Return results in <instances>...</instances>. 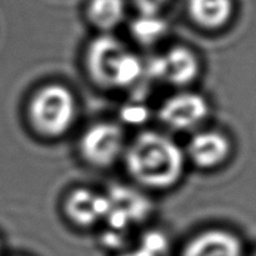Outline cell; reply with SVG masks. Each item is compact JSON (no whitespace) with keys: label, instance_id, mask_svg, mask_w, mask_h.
Returning <instances> with one entry per match:
<instances>
[{"label":"cell","instance_id":"obj_1","mask_svg":"<svg viewBox=\"0 0 256 256\" xmlns=\"http://www.w3.org/2000/svg\"><path fill=\"white\" fill-rule=\"evenodd\" d=\"M124 152L130 176L149 189H169L184 174L182 150L174 140L158 132H140Z\"/></svg>","mask_w":256,"mask_h":256},{"label":"cell","instance_id":"obj_2","mask_svg":"<svg viewBox=\"0 0 256 256\" xmlns=\"http://www.w3.org/2000/svg\"><path fill=\"white\" fill-rule=\"evenodd\" d=\"M85 64L90 78L102 88L122 89L134 85L144 72L142 62L112 35H100L89 44Z\"/></svg>","mask_w":256,"mask_h":256},{"label":"cell","instance_id":"obj_3","mask_svg":"<svg viewBox=\"0 0 256 256\" xmlns=\"http://www.w3.org/2000/svg\"><path fill=\"white\" fill-rule=\"evenodd\" d=\"M76 102L68 88L49 84L34 92L28 105V116L34 130L48 138L64 135L74 124Z\"/></svg>","mask_w":256,"mask_h":256},{"label":"cell","instance_id":"obj_4","mask_svg":"<svg viewBox=\"0 0 256 256\" xmlns=\"http://www.w3.org/2000/svg\"><path fill=\"white\" fill-rule=\"evenodd\" d=\"M79 149L89 164L98 168L110 166L125 152L124 132L114 122H96L82 135Z\"/></svg>","mask_w":256,"mask_h":256},{"label":"cell","instance_id":"obj_5","mask_svg":"<svg viewBox=\"0 0 256 256\" xmlns=\"http://www.w3.org/2000/svg\"><path fill=\"white\" fill-rule=\"evenodd\" d=\"M209 112V102L202 95L182 92L165 99L158 114L160 122L169 129L190 132L204 122Z\"/></svg>","mask_w":256,"mask_h":256},{"label":"cell","instance_id":"obj_6","mask_svg":"<svg viewBox=\"0 0 256 256\" xmlns=\"http://www.w3.org/2000/svg\"><path fill=\"white\" fill-rule=\"evenodd\" d=\"M144 72L152 78L175 86H185L194 82L200 72V62L192 50L185 46H172L165 54L154 58Z\"/></svg>","mask_w":256,"mask_h":256},{"label":"cell","instance_id":"obj_7","mask_svg":"<svg viewBox=\"0 0 256 256\" xmlns=\"http://www.w3.org/2000/svg\"><path fill=\"white\" fill-rule=\"evenodd\" d=\"M108 199V212L104 220L108 228L128 232L130 226L142 222L152 212V202L142 192L126 186L112 188Z\"/></svg>","mask_w":256,"mask_h":256},{"label":"cell","instance_id":"obj_8","mask_svg":"<svg viewBox=\"0 0 256 256\" xmlns=\"http://www.w3.org/2000/svg\"><path fill=\"white\" fill-rule=\"evenodd\" d=\"M232 152L230 140L222 132L215 130L199 132L188 145V155L196 166L212 169L222 165Z\"/></svg>","mask_w":256,"mask_h":256},{"label":"cell","instance_id":"obj_9","mask_svg":"<svg viewBox=\"0 0 256 256\" xmlns=\"http://www.w3.org/2000/svg\"><path fill=\"white\" fill-rule=\"evenodd\" d=\"M108 199L89 189H75L65 202V214L79 226H92L105 219Z\"/></svg>","mask_w":256,"mask_h":256},{"label":"cell","instance_id":"obj_10","mask_svg":"<svg viewBox=\"0 0 256 256\" xmlns=\"http://www.w3.org/2000/svg\"><path fill=\"white\" fill-rule=\"evenodd\" d=\"M240 240L232 232L210 229L192 238L185 246L182 256H242Z\"/></svg>","mask_w":256,"mask_h":256},{"label":"cell","instance_id":"obj_11","mask_svg":"<svg viewBox=\"0 0 256 256\" xmlns=\"http://www.w3.org/2000/svg\"><path fill=\"white\" fill-rule=\"evenodd\" d=\"M188 12L200 28L216 30L232 19L234 4L232 0H188Z\"/></svg>","mask_w":256,"mask_h":256},{"label":"cell","instance_id":"obj_12","mask_svg":"<svg viewBox=\"0 0 256 256\" xmlns=\"http://www.w3.org/2000/svg\"><path fill=\"white\" fill-rule=\"evenodd\" d=\"M86 15L94 26L109 32L124 20L125 2L124 0H89Z\"/></svg>","mask_w":256,"mask_h":256},{"label":"cell","instance_id":"obj_13","mask_svg":"<svg viewBox=\"0 0 256 256\" xmlns=\"http://www.w3.org/2000/svg\"><path fill=\"white\" fill-rule=\"evenodd\" d=\"M132 36L144 45L159 42L168 32V24L159 14H140L132 22Z\"/></svg>","mask_w":256,"mask_h":256},{"label":"cell","instance_id":"obj_14","mask_svg":"<svg viewBox=\"0 0 256 256\" xmlns=\"http://www.w3.org/2000/svg\"><path fill=\"white\" fill-rule=\"evenodd\" d=\"M139 249L149 256H162L168 250V239L162 232H150L142 236Z\"/></svg>","mask_w":256,"mask_h":256},{"label":"cell","instance_id":"obj_15","mask_svg":"<svg viewBox=\"0 0 256 256\" xmlns=\"http://www.w3.org/2000/svg\"><path fill=\"white\" fill-rule=\"evenodd\" d=\"M122 119L124 122H130V124H140V122H145L148 116V109L142 105H135L130 104L125 106L122 112Z\"/></svg>","mask_w":256,"mask_h":256},{"label":"cell","instance_id":"obj_16","mask_svg":"<svg viewBox=\"0 0 256 256\" xmlns=\"http://www.w3.org/2000/svg\"><path fill=\"white\" fill-rule=\"evenodd\" d=\"M169 0H134L140 14H159Z\"/></svg>","mask_w":256,"mask_h":256},{"label":"cell","instance_id":"obj_17","mask_svg":"<svg viewBox=\"0 0 256 256\" xmlns=\"http://www.w3.org/2000/svg\"><path fill=\"white\" fill-rule=\"evenodd\" d=\"M122 256H149V255H148L146 252H144L142 250H140L139 248H138L136 250H132V252H125V254H122Z\"/></svg>","mask_w":256,"mask_h":256},{"label":"cell","instance_id":"obj_18","mask_svg":"<svg viewBox=\"0 0 256 256\" xmlns=\"http://www.w3.org/2000/svg\"><path fill=\"white\" fill-rule=\"evenodd\" d=\"M255 256H256V255H255Z\"/></svg>","mask_w":256,"mask_h":256}]
</instances>
